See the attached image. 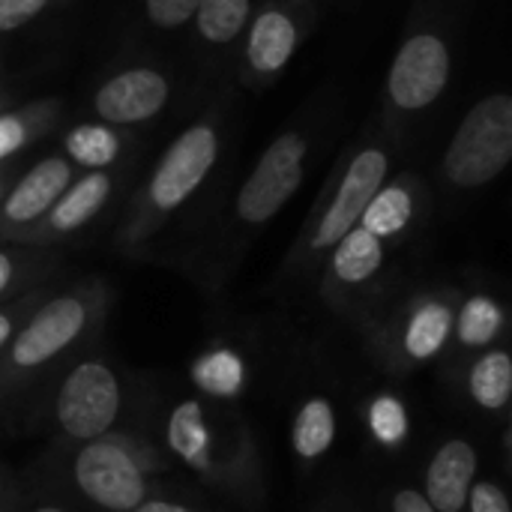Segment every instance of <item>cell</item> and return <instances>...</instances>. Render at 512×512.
<instances>
[{"mask_svg": "<svg viewBox=\"0 0 512 512\" xmlns=\"http://www.w3.org/2000/svg\"><path fill=\"white\" fill-rule=\"evenodd\" d=\"M512 159V99L507 93H492L480 99L468 117L459 123L444 168L447 177L462 186H486L492 183Z\"/></svg>", "mask_w": 512, "mask_h": 512, "instance_id": "6da1fadb", "label": "cell"}, {"mask_svg": "<svg viewBox=\"0 0 512 512\" xmlns=\"http://www.w3.org/2000/svg\"><path fill=\"white\" fill-rule=\"evenodd\" d=\"M303 159H306V141L300 135L288 132V135L276 138L264 150L252 177L243 183V189L237 195L240 219L252 222V225L273 219L291 201V195L300 189Z\"/></svg>", "mask_w": 512, "mask_h": 512, "instance_id": "7a4b0ae2", "label": "cell"}, {"mask_svg": "<svg viewBox=\"0 0 512 512\" xmlns=\"http://www.w3.org/2000/svg\"><path fill=\"white\" fill-rule=\"evenodd\" d=\"M120 411V387L105 363H81L69 372L57 399V420L66 435L93 441L105 435Z\"/></svg>", "mask_w": 512, "mask_h": 512, "instance_id": "3957f363", "label": "cell"}, {"mask_svg": "<svg viewBox=\"0 0 512 512\" xmlns=\"http://www.w3.org/2000/svg\"><path fill=\"white\" fill-rule=\"evenodd\" d=\"M75 483L105 510L132 512L144 501V477L135 459L111 441H93L78 453Z\"/></svg>", "mask_w": 512, "mask_h": 512, "instance_id": "277c9868", "label": "cell"}, {"mask_svg": "<svg viewBox=\"0 0 512 512\" xmlns=\"http://www.w3.org/2000/svg\"><path fill=\"white\" fill-rule=\"evenodd\" d=\"M447 78H450L447 45L432 33H420L411 36L396 54L387 87L399 108L420 111L444 93Z\"/></svg>", "mask_w": 512, "mask_h": 512, "instance_id": "5b68a950", "label": "cell"}, {"mask_svg": "<svg viewBox=\"0 0 512 512\" xmlns=\"http://www.w3.org/2000/svg\"><path fill=\"white\" fill-rule=\"evenodd\" d=\"M216 132L210 126H192L186 129L165 153L159 171L150 183V198L159 210L180 207L210 174L216 162Z\"/></svg>", "mask_w": 512, "mask_h": 512, "instance_id": "8992f818", "label": "cell"}, {"mask_svg": "<svg viewBox=\"0 0 512 512\" xmlns=\"http://www.w3.org/2000/svg\"><path fill=\"white\" fill-rule=\"evenodd\" d=\"M384 177H387V156L381 150H363L351 162V168H348V174H345V180H342V186H339V192H336V198L330 204V210L324 213V219H321V225H318V231L312 237V246L315 249H330L351 228H357L363 210L369 207L375 192L384 186Z\"/></svg>", "mask_w": 512, "mask_h": 512, "instance_id": "52a82bcc", "label": "cell"}, {"mask_svg": "<svg viewBox=\"0 0 512 512\" xmlns=\"http://www.w3.org/2000/svg\"><path fill=\"white\" fill-rule=\"evenodd\" d=\"M84 327V306L75 297H57L45 303L36 318L21 330V336L12 345L15 366L33 369L60 354Z\"/></svg>", "mask_w": 512, "mask_h": 512, "instance_id": "ba28073f", "label": "cell"}, {"mask_svg": "<svg viewBox=\"0 0 512 512\" xmlns=\"http://www.w3.org/2000/svg\"><path fill=\"white\" fill-rule=\"evenodd\" d=\"M168 102V81L153 69H129L114 75L96 93V111L108 123H138L162 111Z\"/></svg>", "mask_w": 512, "mask_h": 512, "instance_id": "9c48e42d", "label": "cell"}, {"mask_svg": "<svg viewBox=\"0 0 512 512\" xmlns=\"http://www.w3.org/2000/svg\"><path fill=\"white\" fill-rule=\"evenodd\" d=\"M477 474V453L468 441H447L426 474V501L435 512H459Z\"/></svg>", "mask_w": 512, "mask_h": 512, "instance_id": "30bf717a", "label": "cell"}, {"mask_svg": "<svg viewBox=\"0 0 512 512\" xmlns=\"http://www.w3.org/2000/svg\"><path fill=\"white\" fill-rule=\"evenodd\" d=\"M69 177H72V171H69V165L63 159L39 162L12 189V195L3 204V213L12 222H33V219H39L42 213H48L57 204L63 189L69 186Z\"/></svg>", "mask_w": 512, "mask_h": 512, "instance_id": "8fae6325", "label": "cell"}, {"mask_svg": "<svg viewBox=\"0 0 512 512\" xmlns=\"http://www.w3.org/2000/svg\"><path fill=\"white\" fill-rule=\"evenodd\" d=\"M297 45V27L285 12H264L249 36V63L261 72H276L288 63Z\"/></svg>", "mask_w": 512, "mask_h": 512, "instance_id": "7c38bea8", "label": "cell"}, {"mask_svg": "<svg viewBox=\"0 0 512 512\" xmlns=\"http://www.w3.org/2000/svg\"><path fill=\"white\" fill-rule=\"evenodd\" d=\"M168 444L189 468L204 471L210 465V435H207V423H204V408L195 399L180 402L171 411Z\"/></svg>", "mask_w": 512, "mask_h": 512, "instance_id": "4fadbf2b", "label": "cell"}, {"mask_svg": "<svg viewBox=\"0 0 512 512\" xmlns=\"http://www.w3.org/2000/svg\"><path fill=\"white\" fill-rule=\"evenodd\" d=\"M108 192H111V180L102 171L87 174L66 195L57 198V204L51 207V225L57 231H75V228H81L87 219L96 216V210L105 204Z\"/></svg>", "mask_w": 512, "mask_h": 512, "instance_id": "5bb4252c", "label": "cell"}, {"mask_svg": "<svg viewBox=\"0 0 512 512\" xmlns=\"http://www.w3.org/2000/svg\"><path fill=\"white\" fill-rule=\"evenodd\" d=\"M384 261V246L375 234H369L366 228H351L339 243H336V255H333V270L342 282L348 285H360L366 279H372L378 273Z\"/></svg>", "mask_w": 512, "mask_h": 512, "instance_id": "9a60e30c", "label": "cell"}, {"mask_svg": "<svg viewBox=\"0 0 512 512\" xmlns=\"http://www.w3.org/2000/svg\"><path fill=\"white\" fill-rule=\"evenodd\" d=\"M336 438V414L327 399H309L294 423V450L303 459H321Z\"/></svg>", "mask_w": 512, "mask_h": 512, "instance_id": "2e32d148", "label": "cell"}, {"mask_svg": "<svg viewBox=\"0 0 512 512\" xmlns=\"http://www.w3.org/2000/svg\"><path fill=\"white\" fill-rule=\"evenodd\" d=\"M471 396L480 408L498 411L512 396V360L507 351L483 354L471 369Z\"/></svg>", "mask_w": 512, "mask_h": 512, "instance_id": "e0dca14e", "label": "cell"}, {"mask_svg": "<svg viewBox=\"0 0 512 512\" xmlns=\"http://www.w3.org/2000/svg\"><path fill=\"white\" fill-rule=\"evenodd\" d=\"M192 381L210 396H219V399L237 396L246 381L243 360L228 348H216L192 366Z\"/></svg>", "mask_w": 512, "mask_h": 512, "instance_id": "ac0fdd59", "label": "cell"}, {"mask_svg": "<svg viewBox=\"0 0 512 512\" xmlns=\"http://www.w3.org/2000/svg\"><path fill=\"white\" fill-rule=\"evenodd\" d=\"M414 213V201L402 186H390V189H378L375 198L369 201V207L360 216V228H366L369 234L381 237H393L399 234Z\"/></svg>", "mask_w": 512, "mask_h": 512, "instance_id": "d6986e66", "label": "cell"}, {"mask_svg": "<svg viewBox=\"0 0 512 512\" xmlns=\"http://www.w3.org/2000/svg\"><path fill=\"white\" fill-rule=\"evenodd\" d=\"M450 327H453V315L447 306H438V303H429L423 306L411 324H408V333H405V351L414 357V360H429L435 357L447 336H450Z\"/></svg>", "mask_w": 512, "mask_h": 512, "instance_id": "ffe728a7", "label": "cell"}, {"mask_svg": "<svg viewBox=\"0 0 512 512\" xmlns=\"http://www.w3.org/2000/svg\"><path fill=\"white\" fill-rule=\"evenodd\" d=\"M249 18V0H201L195 9V21L204 39L231 42Z\"/></svg>", "mask_w": 512, "mask_h": 512, "instance_id": "44dd1931", "label": "cell"}, {"mask_svg": "<svg viewBox=\"0 0 512 512\" xmlns=\"http://www.w3.org/2000/svg\"><path fill=\"white\" fill-rule=\"evenodd\" d=\"M66 150L75 162L87 168H105L117 159L120 141L108 126H78L66 138Z\"/></svg>", "mask_w": 512, "mask_h": 512, "instance_id": "7402d4cb", "label": "cell"}, {"mask_svg": "<svg viewBox=\"0 0 512 512\" xmlns=\"http://www.w3.org/2000/svg\"><path fill=\"white\" fill-rule=\"evenodd\" d=\"M504 318H501V309L489 300V297H474L468 300V306L462 309V318H459V339L471 348L477 345H489L498 330H501Z\"/></svg>", "mask_w": 512, "mask_h": 512, "instance_id": "603a6c76", "label": "cell"}, {"mask_svg": "<svg viewBox=\"0 0 512 512\" xmlns=\"http://www.w3.org/2000/svg\"><path fill=\"white\" fill-rule=\"evenodd\" d=\"M369 426H372V435L384 447H399L408 435V414L399 399L381 396V399H375V405L369 411Z\"/></svg>", "mask_w": 512, "mask_h": 512, "instance_id": "cb8c5ba5", "label": "cell"}, {"mask_svg": "<svg viewBox=\"0 0 512 512\" xmlns=\"http://www.w3.org/2000/svg\"><path fill=\"white\" fill-rule=\"evenodd\" d=\"M201 0H147V15L159 27H180L195 15Z\"/></svg>", "mask_w": 512, "mask_h": 512, "instance_id": "d4e9b609", "label": "cell"}, {"mask_svg": "<svg viewBox=\"0 0 512 512\" xmlns=\"http://www.w3.org/2000/svg\"><path fill=\"white\" fill-rule=\"evenodd\" d=\"M48 0H0V33L33 21Z\"/></svg>", "mask_w": 512, "mask_h": 512, "instance_id": "484cf974", "label": "cell"}, {"mask_svg": "<svg viewBox=\"0 0 512 512\" xmlns=\"http://www.w3.org/2000/svg\"><path fill=\"white\" fill-rule=\"evenodd\" d=\"M468 501H471V512H512L510 501H507V495H504V489H501V486H495V483L471 486Z\"/></svg>", "mask_w": 512, "mask_h": 512, "instance_id": "4316f807", "label": "cell"}, {"mask_svg": "<svg viewBox=\"0 0 512 512\" xmlns=\"http://www.w3.org/2000/svg\"><path fill=\"white\" fill-rule=\"evenodd\" d=\"M24 144V123L18 117H0V159Z\"/></svg>", "mask_w": 512, "mask_h": 512, "instance_id": "83f0119b", "label": "cell"}, {"mask_svg": "<svg viewBox=\"0 0 512 512\" xmlns=\"http://www.w3.org/2000/svg\"><path fill=\"white\" fill-rule=\"evenodd\" d=\"M393 512H435V507L426 501V495H420L417 489H402L393 498Z\"/></svg>", "mask_w": 512, "mask_h": 512, "instance_id": "f1b7e54d", "label": "cell"}, {"mask_svg": "<svg viewBox=\"0 0 512 512\" xmlns=\"http://www.w3.org/2000/svg\"><path fill=\"white\" fill-rule=\"evenodd\" d=\"M132 512H192L177 504H165V501H150V504H138Z\"/></svg>", "mask_w": 512, "mask_h": 512, "instance_id": "f546056e", "label": "cell"}, {"mask_svg": "<svg viewBox=\"0 0 512 512\" xmlns=\"http://www.w3.org/2000/svg\"><path fill=\"white\" fill-rule=\"evenodd\" d=\"M9 279H12V261L0 252V294H3V288L9 285Z\"/></svg>", "mask_w": 512, "mask_h": 512, "instance_id": "4dcf8cb0", "label": "cell"}, {"mask_svg": "<svg viewBox=\"0 0 512 512\" xmlns=\"http://www.w3.org/2000/svg\"><path fill=\"white\" fill-rule=\"evenodd\" d=\"M9 333H12V321H9L6 315H0V348L6 345V339H9Z\"/></svg>", "mask_w": 512, "mask_h": 512, "instance_id": "1f68e13d", "label": "cell"}, {"mask_svg": "<svg viewBox=\"0 0 512 512\" xmlns=\"http://www.w3.org/2000/svg\"><path fill=\"white\" fill-rule=\"evenodd\" d=\"M33 512H66V510H57V507H39V510Z\"/></svg>", "mask_w": 512, "mask_h": 512, "instance_id": "d6a6232c", "label": "cell"}]
</instances>
